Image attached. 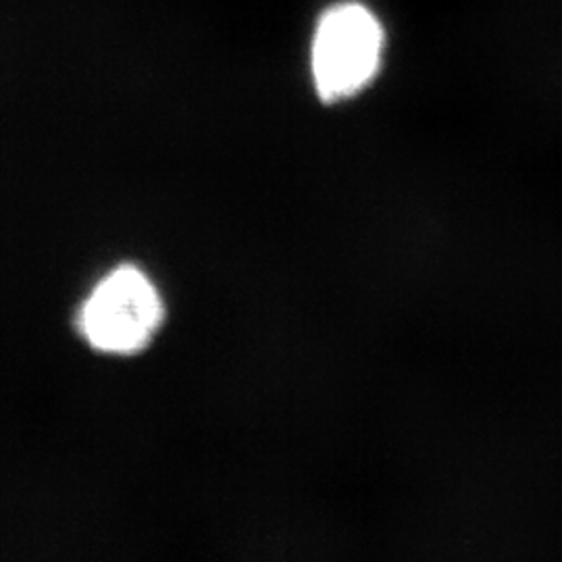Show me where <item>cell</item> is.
I'll use <instances>...</instances> for the list:
<instances>
[{"label":"cell","instance_id":"6da1fadb","mask_svg":"<svg viewBox=\"0 0 562 562\" xmlns=\"http://www.w3.org/2000/svg\"><path fill=\"white\" fill-rule=\"evenodd\" d=\"M385 32L362 2H338L323 11L311 41V76L323 101L362 92L382 67Z\"/></svg>","mask_w":562,"mask_h":562},{"label":"cell","instance_id":"7a4b0ae2","mask_svg":"<svg viewBox=\"0 0 562 562\" xmlns=\"http://www.w3.org/2000/svg\"><path fill=\"white\" fill-rule=\"evenodd\" d=\"M161 322V296L153 281L136 267H120L83 302L80 329L101 352L134 355L148 346Z\"/></svg>","mask_w":562,"mask_h":562}]
</instances>
